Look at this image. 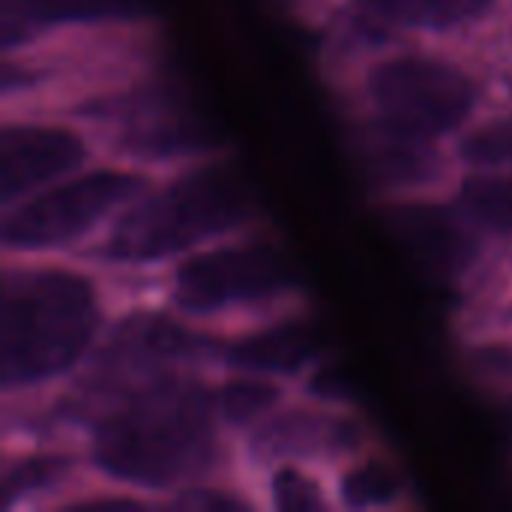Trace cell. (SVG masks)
I'll list each match as a JSON object with an SVG mask.
<instances>
[{
    "instance_id": "cell-4",
    "label": "cell",
    "mask_w": 512,
    "mask_h": 512,
    "mask_svg": "<svg viewBox=\"0 0 512 512\" xmlns=\"http://www.w3.org/2000/svg\"><path fill=\"white\" fill-rule=\"evenodd\" d=\"M498 93L495 72L453 42L402 39L366 57L342 84L339 105L396 129L450 144Z\"/></svg>"
},
{
    "instance_id": "cell-1",
    "label": "cell",
    "mask_w": 512,
    "mask_h": 512,
    "mask_svg": "<svg viewBox=\"0 0 512 512\" xmlns=\"http://www.w3.org/2000/svg\"><path fill=\"white\" fill-rule=\"evenodd\" d=\"M213 378L168 375L96 408L78 441L93 480L162 504L183 486L240 474L237 441L216 417Z\"/></svg>"
},
{
    "instance_id": "cell-12",
    "label": "cell",
    "mask_w": 512,
    "mask_h": 512,
    "mask_svg": "<svg viewBox=\"0 0 512 512\" xmlns=\"http://www.w3.org/2000/svg\"><path fill=\"white\" fill-rule=\"evenodd\" d=\"M93 480L84 450L66 441H15L6 444L0 468V507L60 510L63 501L87 489Z\"/></svg>"
},
{
    "instance_id": "cell-23",
    "label": "cell",
    "mask_w": 512,
    "mask_h": 512,
    "mask_svg": "<svg viewBox=\"0 0 512 512\" xmlns=\"http://www.w3.org/2000/svg\"><path fill=\"white\" fill-rule=\"evenodd\" d=\"M291 12H297V15H303V18H309V21H324V15L330 12V6L336 3V0H282Z\"/></svg>"
},
{
    "instance_id": "cell-14",
    "label": "cell",
    "mask_w": 512,
    "mask_h": 512,
    "mask_svg": "<svg viewBox=\"0 0 512 512\" xmlns=\"http://www.w3.org/2000/svg\"><path fill=\"white\" fill-rule=\"evenodd\" d=\"M129 21H150L144 0H0L3 54L63 30Z\"/></svg>"
},
{
    "instance_id": "cell-8",
    "label": "cell",
    "mask_w": 512,
    "mask_h": 512,
    "mask_svg": "<svg viewBox=\"0 0 512 512\" xmlns=\"http://www.w3.org/2000/svg\"><path fill=\"white\" fill-rule=\"evenodd\" d=\"M375 441V429L360 408H333L297 396V402L291 399L261 426L237 438V465L246 480L288 459L333 471Z\"/></svg>"
},
{
    "instance_id": "cell-2",
    "label": "cell",
    "mask_w": 512,
    "mask_h": 512,
    "mask_svg": "<svg viewBox=\"0 0 512 512\" xmlns=\"http://www.w3.org/2000/svg\"><path fill=\"white\" fill-rule=\"evenodd\" d=\"M0 393L6 405L51 396L90 360L111 318L132 303L117 270L90 261L3 258Z\"/></svg>"
},
{
    "instance_id": "cell-13",
    "label": "cell",
    "mask_w": 512,
    "mask_h": 512,
    "mask_svg": "<svg viewBox=\"0 0 512 512\" xmlns=\"http://www.w3.org/2000/svg\"><path fill=\"white\" fill-rule=\"evenodd\" d=\"M411 39L429 42H474L498 27L512 0H345Z\"/></svg>"
},
{
    "instance_id": "cell-10",
    "label": "cell",
    "mask_w": 512,
    "mask_h": 512,
    "mask_svg": "<svg viewBox=\"0 0 512 512\" xmlns=\"http://www.w3.org/2000/svg\"><path fill=\"white\" fill-rule=\"evenodd\" d=\"M342 126L360 180L375 201L453 189L459 168L444 141L396 129L348 105H342Z\"/></svg>"
},
{
    "instance_id": "cell-25",
    "label": "cell",
    "mask_w": 512,
    "mask_h": 512,
    "mask_svg": "<svg viewBox=\"0 0 512 512\" xmlns=\"http://www.w3.org/2000/svg\"><path fill=\"white\" fill-rule=\"evenodd\" d=\"M510 411H512V405H510Z\"/></svg>"
},
{
    "instance_id": "cell-17",
    "label": "cell",
    "mask_w": 512,
    "mask_h": 512,
    "mask_svg": "<svg viewBox=\"0 0 512 512\" xmlns=\"http://www.w3.org/2000/svg\"><path fill=\"white\" fill-rule=\"evenodd\" d=\"M261 510L321 512L339 510L333 495V477L327 468L312 462H276L258 471L252 480Z\"/></svg>"
},
{
    "instance_id": "cell-3",
    "label": "cell",
    "mask_w": 512,
    "mask_h": 512,
    "mask_svg": "<svg viewBox=\"0 0 512 512\" xmlns=\"http://www.w3.org/2000/svg\"><path fill=\"white\" fill-rule=\"evenodd\" d=\"M261 225L264 213L237 162L213 153L159 177L75 258L117 273H147Z\"/></svg>"
},
{
    "instance_id": "cell-21",
    "label": "cell",
    "mask_w": 512,
    "mask_h": 512,
    "mask_svg": "<svg viewBox=\"0 0 512 512\" xmlns=\"http://www.w3.org/2000/svg\"><path fill=\"white\" fill-rule=\"evenodd\" d=\"M162 510H261V504H258V495L246 477L225 474V477H210V480L183 486L180 492L162 498Z\"/></svg>"
},
{
    "instance_id": "cell-24",
    "label": "cell",
    "mask_w": 512,
    "mask_h": 512,
    "mask_svg": "<svg viewBox=\"0 0 512 512\" xmlns=\"http://www.w3.org/2000/svg\"><path fill=\"white\" fill-rule=\"evenodd\" d=\"M483 330H504V333H512V294L495 309V315L486 321ZM483 330H474V333H483Z\"/></svg>"
},
{
    "instance_id": "cell-16",
    "label": "cell",
    "mask_w": 512,
    "mask_h": 512,
    "mask_svg": "<svg viewBox=\"0 0 512 512\" xmlns=\"http://www.w3.org/2000/svg\"><path fill=\"white\" fill-rule=\"evenodd\" d=\"M297 390L273 375L255 372H219L213 378V402L222 429L237 441L240 435L261 426L270 414L288 405Z\"/></svg>"
},
{
    "instance_id": "cell-9",
    "label": "cell",
    "mask_w": 512,
    "mask_h": 512,
    "mask_svg": "<svg viewBox=\"0 0 512 512\" xmlns=\"http://www.w3.org/2000/svg\"><path fill=\"white\" fill-rule=\"evenodd\" d=\"M105 153L102 135L75 117L48 111H9L0 123V207L84 171Z\"/></svg>"
},
{
    "instance_id": "cell-15",
    "label": "cell",
    "mask_w": 512,
    "mask_h": 512,
    "mask_svg": "<svg viewBox=\"0 0 512 512\" xmlns=\"http://www.w3.org/2000/svg\"><path fill=\"white\" fill-rule=\"evenodd\" d=\"M330 477L339 510L402 512L420 507L408 471L387 447H381V441L339 462Z\"/></svg>"
},
{
    "instance_id": "cell-20",
    "label": "cell",
    "mask_w": 512,
    "mask_h": 512,
    "mask_svg": "<svg viewBox=\"0 0 512 512\" xmlns=\"http://www.w3.org/2000/svg\"><path fill=\"white\" fill-rule=\"evenodd\" d=\"M459 360L465 375L489 396L512 405V333L483 330L462 333Z\"/></svg>"
},
{
    "instance_id": "cell-5",
    "label": "cell",
    "mask_w": 512,
    "mask_h": 512,
    "mask_svg": "<svg viewBox=\"0 0 512 512\" xmlns=\"http://www.w3.org/2000/svg\"><path fill=\"white\" fill-rule=\"evenodd\" d=\"M159 297L171 312L225 333L309 303L285 249L264 225L171 261Z\"/></svg>"
},
{
    "instance_id": "cell-22",
    "label": "cell",
    "mask_w": 512,
    "mask_h": 512,
    "mask_svg": "<svg viewBox=\"0 0 512 512\" xmlns=\"http://www.w3.org/2000/svg\"><path fill=\"white\" fill-rule=\"evenodd\" d=\"M297 396L321 402V405H333V408H360L354 390L345 381V372L324 354L297 384H294Z\"/></svg>"
},
{
    "instance_id": "cell-7",
    "label": "cell",
    "mask_w": 512,
    "mask_h": 512,
    "mask_svg": "<svg viewBox=\"0 0 512 512\" xmlns=\"http://www.w3.org/2000/svg\"><path fill=\"white\" fill-rule=\"evenodd\" d=\"M378 204L390 234L441 288L465 294L501 252V243L480 231L450 192L408 195Z\"/></svg>"
},
{
    "instance_id": "cell-18",
    "label": "cell",
    "mask_w": 512,
    "mask_h": 512,
    "mask_svg": "<svg viewBox=\"0 0 512 512\" xmlns=\"http://www.w3.org/2000/svg\"><path fill=\"white\" fill-rule=\"evenodd\" d=\"M450 195L495 243H512V168L459 171Z\"/></svg>"
},
{
    "instance_id": "cell-11",
    "label": "cell",
    "mask_w": 512,
    "mask_h": 512,
    "mask_svg": "<svg viewBox=\"0 0 512 512\" xmlns=\"http://www.w3.org/2000/svg\"><path fill=\"white\" fill-rule=\"evenodd\" d=\"M324 354L318 321L306 303L228 330L219 351V372H255L297 384Z\"/></svg>"
},
{
    "instance_id": "cell-19",
    "label": "cell",
    "mask_w": 512,
    "mask_h": 512,
    "mask_svg": "<svg viewBox=\"0 0 512 512\" xmlns=\"http://www.w3.org/2000/svg\"><path fill=\"white\" fill-rule=\"evenodd\" d=\"M447 147L459 171L512 168V105L486 108Z\"/></svg>"
},
{
    "instance_id": "cell-6",
    "label": "cell",
    "mask_w": 512,
    "mask_h": 512,
    "mask_svg": "<svg viewBox=\"0 0 512 512\" xmlns=\"http://www.w3.org/2000/svg\"><path fill=\"white\" fill-rule=\"evenodd\" d=\"M159 180L156 168L93 162L84 171L3 210V258H60L87 249L132 201Z\"/></svg>"
}]
</instances>
